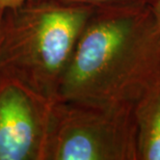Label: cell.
<instances>
[{"label": "cell", "mask_w": 160, "mask_h": 160, "mask_svg": "<svg viewBox=\"0 0 160 160\" xmlns=\"http://www.w3.org/2000/svg\"><path fill=\"white\" fill-rule=\"evenodd\" d=\"M160 74V29L142 0L88 19L60 81L57 100L134 107Z\"/></svg>", "instance_id": "obj_1"}, {"label": "cell", "mask_w": 160, "mask_h": 160, "mask_svg": "<svg viewBox=\"0 0 160 160\" xmlns=\"http://www.w3.org/2000/svg\"><path fill=\"white\" fill-rule=\"evenodd\" d=\"M94 8L36 2L5 9L0 45L2 79L21 85L46 104L57 101L62 78Z\"/></svg>", "instance_id": "obj_2"}, {"label": "cell", "mask_w": 160, "mask_h": 160, "mask_svg": "<svg viewBox=\"0 0 160 160\" xmlns=\"http://www.w3.org/2000/svg\"><path fill=\"white\" fill-rule=\"evenodd\" d=\"M43 160L137 159L134 107L50 104Z\"/></svg>", "instance_id": "obj_3"}, {"label": "cell", "mask_w": 160, "mask_h": 160, "mask_svg": "<svg viewBox=\"0 0 160 160\" xmlns=\"http://www.w3.org/2000/svg\"><path fill=\"white\" fill-rule=\"evenodd\" d=\"M50 104L17 83L0 82V160H41Z\"/></svg>", "instance_id": "obj_4"}, {"label": "cell", "mask_w": 160, "mask_h": 160, "mask_svg": "<svg viewBox=\"0 0 160 160\" xmlns=\"http://www.w3.org/2000/svg\"><path fill=\"white\" fill-rule=\"evenodd\" d=\"M137 159L160 160V74L134 106Z\"/></svg>", "instance_id": "obj_5"}, {"label": "cell", "mask_w": 160, "mask_h": 160, "mask_svg": "<svg viewBox=\"0 0 160 160\" xmlns=\"http://www.w3.org/2000/svg\"><path fill=\"white\" fill-rule=\"evenodd\" d=\"M65 2L78 3V4L95 5V4H105V3H121L127 1H135V0H62Z\"/></svg>", "instance_id": "obj_6"}, {"label": "cell", "mask_w": 160, "mask_h": 160, "mask_svg": "<svg viewBox=\"0 0 160 160\" xmlns=\"http://www.w3.org/2000/svg\"><path fill=\"white\" fill-rule=\"evenodd\" d=\"M29 0H0V8L1 9H12L23 5Z\"/></svg>", "instance_id": "obj_7"}, {"label": "cell", "mask_w": 160, "mask_h": 160, "mask_svg": "<svg viewBox=\"0 0 160 160\" xmlns=\"http://www.w3.org/2000/svg\"><path fill=\"white\" fill-rule=\"evenodd\" d=\"M153 11H154L156 21H157L158 27L160 29V0H156V2L154 3V5H153Z\"/></svg>", "instance_id": "obj_8"}, {"label": "cell", "mask_w": 160, "mask_h": 160, "mask_svg": "<svg viewBox=\"0 0 160 160\" xmlns=\"http://www.w3.org/2000/svg\"><path fill=\"white\" fill-rule=\"evenodd\" d=\"M4 11L5 9L0 8V45H1V36H2V23H3V16H4ZM2 77L1 73H0V82H1Z\"/></svg>", "instance_id": "obj_9"}]
</instances>
